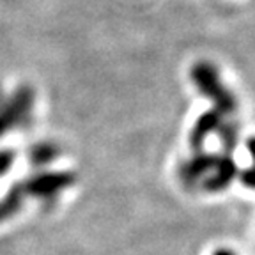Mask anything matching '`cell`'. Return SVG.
<instances>
[{"mask_svg": "<svg viewBox=\"0 0 255 255\" xmlns=\"http://www.w3.org/2000/svg\"><path fill=\"white\" fill-rule=\"evenodd\" d=\"M190 78L197 91L211 100L213 110H216L225 119H231L234 116L238 110V100L231 89L222 82V76L215 64L207 60L193 64L190 69Z\"/></svg>", "mask_w": 255, "mask_h": 255, "instance_id": "obj_1", "label": "cell"}, {"mask_svg": "<svg viewBox=\"0 0 255 255\" xmlns=\"http://www.w3.org/2000/svg\"><path fill=\"white\" fill-rule=\"evenodd\" d=\"M36 105V92L30 85H20L9 96L0 91V136L12 129L27 128Z\"/></svg>", "mask_w": 255, "mask_h": 255, "instance_id": "obj_2", "label": "cell"}, {"mask_svg": "<svg viewBox=\"0 0 255 255\" xmlns=\"http://www.w3.org/2000/svg\"><path fill=\"white\" fill-rule=\"evenodd\" d=\"M76 177L68 170H39L20 181L25 197H34L43 202H53L57 197L75 184Z\"/></svg>", "mask_w": 255, "mask_h": 255, "instance_id": "obj_3", "label": "cell"}, {"mask_svg": "<svg viewBox=\"0 0 255 255\" xmlns=\"http://www.w3.org/2000/svg\"><path fill=\"white\" fill-rule=\"evenodd\" d=\"M213 163H215V154L195 151V154L183 159L177 167L179 183L186 190H200L204 181L207 179V175L211 174Z\"/></svg>", "mask_w": 255, "mask_h": 255, "instance_id": "obj_4", "label": "cell"}, {"mask_svg": "<svg viewBox=\"0 0 255 255\" xmlns=\"http://www.w3.org/2000/svg\"><path fill=\"white\" fill-rule=\"evenodd\" d=\"M236 177H238V165H236L231 152L215 154L211 174L207 175V179L204 181L200 190L206 193H220V191L227 190Z\"/></svg>", "mask_w": 255, "mask_h": 255, "instance_id": "obj_5", "label": "cell"}, {"mask_svg": "<svg viewBox=\"0 0 255 255\" xmlns=\"http://www.w3.org/2000/svg\"><path fill=\"white\" fill-rule=\"evenodd\" d=\"M232 119V117H231ZM223 121H227L225 117H222L216 110H207L202 116L195 121L193 128L190 131V145L193 151H202L204 142L207 140V136H211L213 133L218 131V128L222 126Z\"/></svg>", "mask_w": 255, "mask_h": 255, "instance_id": "obj_6", "label": "cell"}, {"mask_svg": "<svg viewBox=\"0 0 255 255\" xmlns=\"http://www.w3.org/2000/svg\"><path fill=\"white\" fill-rule=\"evenodd\" d=\"M25 191L21 188V183H14L7 191L5 195L0 199V222H5V220L12 218L14 215H18L25 202Z\"/></svg>", "mask_w": 255, "mask_h": 255, "instance_id": "obj_7", "label": "cell"}, {"mask_svg": "<svg viewBox=\"0 0 255 255\" xmlns=\"http://www.w3.org/2000/svg\"><path fill=\"white\" fill-rule=\"evenodd\" d=\"M60 154V147L55 142H50V140H41V142L34 143L30 149H28V161L36 168H43L46 165H50L52 161H55Z\"/></svg>", "mask_w": 255, "mask_h": 255, "instance_id": "obj_8", "label": "cell"}, {"mask_svg": "<svg viewBox=\"0 0 255 255\" xmlns=\"http://www.w3.org/2000/svg\"><path fill=\"white\" fill-rule=\"evenodd\" d=\"M216 135H218L220 140H222V145H223V149H225V152L234 151L236 145H238V142H239L238 123H236L234 119L223 121L222 126H220L218 131H216Z\"/></svg>", "mask_w": 255, "mask_h": 255, "instance_id": "obj_9", "label": "cell"}, {"mask_svg": "<svg viewBox=\"0 0 255 255\" xmlns=\"http://www.w3.org/2000/svg\"><path fill=\"white\" fill-rule=\"evenodd\" d=\"M247 149L252 156V165L239 174V179H241V183L247 188L255 190V136H250V138L247 140Z\"/></svg>", "mask_w": 255, "mask_h": 255, "instance_id": "obj_10", "label": "cell"}, {"mask_svg": "<svg viewBox=\"0 0 255 255\" xmlns=\"http://www.w3.org/2000/svg\"><path fill=\"white\" fill-rule=\"evenodd\" d=\"M14 159H16L14 151H11V149H0V177H4L11 170Z\"/></svg>", "mask_w": 255, "mask_h": 255, "instance_id": "obj_11", "label": "cell"}, {"mask_svg": "<svg viewBox=\"0 0 255 255\" xmlns=\"http://www.w3.org/2000/svg\"><path fill=\"white\" fill-rule=\"evenodd\" d=\"M211 255H238L232 248H227V247H220L216 248L215 252H211Z\"/></svg>", "mask_w": 255, "mask_h": 255, "instance_id": "obj_12", "label": "cell"}]
</instances>
